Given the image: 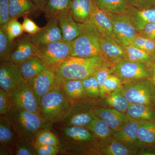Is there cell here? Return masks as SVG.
<instances>
[{
	"label": "cell",
	"mask_w": 155,
	"mask_h": 155,
	"mask_svg": "<svg viewBox=\"0 0 155 155\" xmlns=\"http://www.w3.org/2000/svg\"><path fill=\"white\" fill-rule=\"evenodd\" d=\"M62 34L63 40L71 42L79 36L84 27V23L75 21L71 12L58 18Z\"/></svg>",
	"instance_id": "7402d4cb"
},
{
	"label": "cell",
	"mask_w": 155,
	"mask_h": 155,
	"mask_svg": "<svg viewBox=\"0 0 155 155\" xmlns=\"http://www.w3.org/2000/svg\"><path fill=\"white\" fill-rule=\"evenodd\" d=\"M73 101L56 84L41 98L39 104L40 115L51 125L61 122L69 114Z\"/></svg>",
	"instance_id": "3957f363"
},
{
	"label": "cell",
	"mask_w": 155,
	"mask_h": 155,
	"mask_svg": "<svg viewBox=\"0 0 155 155\" xmlns=\"http://www.w3.org/2000/svg\"><path fill=\"white\" fill-rule=\"evenodd\" d=\"M140 123L129 121L120 130L114 131L113 137L130 148L139 151L143 147V145L139 139L137 135Z\"/></svg>",
	"instance_id": "e0dca14e"
},
{
	"label": "cell",
	"mask_w": 155,
	"mask_h": 155,
	"mask_svg": "<svg viewBox=\"0 0 155 155\" xmlns=\"http://www.w3.org/2000/svg\"><path fill=\"white\" fill-rule=\"evenodd\" d=\"M102 36L91 21L84 23L79 36L71 42V56L80 58H90L101 54L100 50Z\"/></svg>",
	"instance_id": "5b68a950"
},
{
	"label": "cell",
	"mask_w": 155,
	"mask_h": 155,
	"mask_svg": "<svg viewBox=\"0 0 155 155\" xmlns=\"http://www.w3.org/2000/svg\"><path fill=\"white\" fill-rule=\"evenodd\" d=\"M91 21L94 23L102 36L116 39L113 23L107 13L100 9L91 0Z\"/></svg>",
	"instance_id": "ac0fdd59"
},
{
	"label": "cell",
	"mask_w": 155,
	"mask_h": 155,
	"mask_svg": "<svg viewBox=\"0 0 155 155\" xmlns=\"http://www.w3.org/2000/svg\"><path fill=\"white\" fill-rule=\"evenodd\" d=\"M1 28L6 32L9 39L11 41H13L15 38L21 36L24 32L22 25L17 19L11 20L5 27Z\"/></svg>",
	"instance_id": "74e56055"
},
{
	"label": "cell",
	"mask_w": 155,
	"mask_h": 155,
	"mask_svg": "<svg viewBox=\"0 0 155 155\" xmlns=\"http://www.w3.org/2000/svg\"><path fill=\"white\" fill-rule=\"evenodd\" d=\"M100 50L101 55L112 67L126 60L124 47L115 39L102 37Z\"/></svg>",
	"instance_id": "2e32d148"
},
{
	"label": "cell",
	"mask_w": 155,
	"mask_h": 155,
	"mask_svg": "<svg viewBox=\"0 0 155 155\" xmlns=\"http://www.w3.org/2000/svg\"><path fill=\"white\" fill-rule=\"evenodd\" d=\"M14 107L11 94L0 88V115H8Z\"/></svg>",
	"instance_id": "b9f144b4"
},
{
	"label": "cell",
	"mask_w": 155,
	"mask_h": 155,
	"mask_svg": "<svg viewBox=\"0 0 155 155\" xmlns=\"http://www.w3.org/2000/svg\"><path fill=\"white\" fill-rule=\"evenodd\" d=\"M112 74H114L112 67L109 63H107L100 67L95 73V75L99 86L101 93L100 98H103L104 97V85L105 81L109 75Z\"/></svg>",
	"instance_id": "ab89813d"
},
{
	"label": "cell",
	"mask_w": 155,
	"mask_h": 155,
	"mask_svg": "<svg viewBox=\"0 0 155 155\" xmlns=\"http://www.w3.org/2000/svg\"><path fill=\"white\" fill-rule=\"evenodd\" d=\"M34 145L38 155H55L60 153L58 145Z\"/></svg>",
	"instance_id": "f6af8a7d"
},
{
	"label": "cell",
	"mask_w": 155,
	"mask_h": 155,
	"mask_svg": "<svg viewBox=\"0 0 155 155\" xmlns=\"http://www.w3.org/2000/svg\"><path fill=\"white\" fill-rule=\"evenodd\" d=\"M152 79L154 83L155 84V62L153 66L152 69Z\"/></svg>",
	"instance_id": "f907efd6"
},
{
	"label": "cell",
	"mask_w": 155,
	"mask_h": 155,
	"mask_svg": "<svg viewBox=\"0 0 155 155\" xmlns=\"http://www.w3.org/2000/svg\"><path fill=\"white\" fill-rule=\"evenodd\" d=\"M123 84V81L117 75L114 73L109 75L104 83V97L109 94L122 87Z\"/></svg>",
	"instance_id": "7bdbcfd3"
},
{
	"label": "cell",
	"mask_w": 155,
	"mask_h": 155,
	"mask_svg": "<svg viewBox=\"0 0 155 155\" xmlns=\"http://www.w3.org/2000/svg\"><path fill=\"white\" fill-rule=\"evenodd\" d=\"M97 6L108 13L126 15L130 13L133 7L126 0H94Z\"/></svg>",
	"instance_id": "f546056e"
},
{
	"label": "cell",
	"mask_w": 155,
	"mask_h": 155,
	"mask_svg": "<svg viewBox=\"0 0 155 155\" xmlns=\"http://www.w3.org/2000/svg\"><path fill=\"white\" fill-rule=\"evenodd\" d=\"M16 45V41H11L6 32L0 28V61H8Z\"/></svg>",
	"instance_id": "e575fe53"
},
{
	"label": "cell",
	"mask_w": 155,
	"mask_h": 155,
	"mask_svg": "<svg viewBox=\"0 0 155 155\" xmlns=\"http://www.w3.org/2000/svg\"><path fill=\"white\" fill-rule=\"evenodd\" d=\"M138 152L113 136L104 140H99L97 151V155H137Z\"/></svg>",
	"instance_id": "44dd1931"
},
{
	"label": "cell",
	"mask_w": 155,
	"mask_h": 155,
	"mask_svg": "<svg viewBox=\"0 0 155 155\" xmlns=\"http://www.w3.org/2000/svg\"><path fill=\"white\" fill-rule=\"evenodd\" d=\"M67 97L76 101L89 98L84 88L82 80H68L58 84Z\"/></svg>",
	"instance_id": "1f68e13d"
},
{
	"label": "cell",
	"mask_w": 155,
	"mask_h": 155,
	"mask_svg": "<svg viewBox=\"0 0 155 155\" xmlns=\"http://www.w3.org/2000/svg\"><path fill=\"white\" fill-rule=\"evenodd\" d=\"M130 45L147 52L155 54L154 40L138 35Z\"/></svg>",
	"instance_id": "60d3db41"
},
{
	"label": "cell",
	"mask_w": 155,
	"mask_h": 155,
	"mask_svg": "<svg viewBox=\"0 0 155 155\" xmlns=\"http://www.w3.org/2000/svg\"><path fill=\"white\" fill-rule=\"evenodd\" d=\"M122 90L130 103L155 108V84L152 78L138 79L124 83Z\"/></svg>",
	"instance_id": "52a82bcc"
},
{
	"label": "cell",
	"mask_w": 155,
	"mask_h": 155,
	"mask_svg": "<svg viewBox=\"0 0 155 155\" xmlns=\"http://www.w3.org/2000/svg\"><path fill=\"white\" fill-rule=\"evenodd\" d=\"M137 135L143 147H155V122L140 123Z\"/></svg>",
	"instance_id": "d6a6232c"
},
{
	"label": "cell",
	"mask_w": 155,
	"mask_h": 155,
	"mask_svg": "<svg viewBox=\"0 0 155 155\" xmlns=\"http://www.w3.org/2000/svg\"><path fill=\"white\" fill-rule=\"evenodd\" d=\"M28 35L31 41L38 48L63 39L59 22L56 19L48 20L46 25L38 32Z\"/></svg>",
	"instance_id": "9a60e30c"
},
{
	"label": "cell",
	"mask_w": 155,
	"mask_h": 155,
	"mask_svg": "<svg viewBox=\"0 0 155 155\" xmlns=\"http://www.w3.org/2000/svg\"><path fill=\"white\" fill-rule=\"evenodd\" d=\"M154 40L155 41V39Z\"/></svg>",
	"instance_id": "816d5d0a"
},
{
	"label": "cell",
	"mask_w": 155,
	"mask_h": 155,
	"mask_svg": "<svg viewBox=\"0 0 155 155\" xmlns=\"http://www.w3.org/2000/svg\"><path fill=\"white\" fill-rule=\"evenodd\" d=\"M139 35L155 39V22L148 23L139 32Z\"/></svg>",
	"instance_id": "c3c4849f"
},
{
	"label": "cell",
	"mask_w": 155,
	"mask_h": 155,
	"mask_svg": "<svg viewBox=\"0 0 155 155\" xmlns=\"http://www.w3.org/2000/svg\"><path fill=\"white\" fill-rule=\"evenodd\" d=\"M11 94L15 107L40 115L39 104L27 81H22Z\"/></svg>",
	"instance_id": "8fae6325"
},
{
	"label": "cell",
	"mask_w": 155,
	"mask_h": 155,
	"mask_svg": "<svg viewBox=\"0 0 155 155\" xmlns=\"http://www.w3.org/2000/svg\"><path fill=\"white\" fill-rule=\"evenodd\" d=\"M38 48L31 41L28 35L19 38L16 41V45L9 61L19 65L25 60L37 56Z\"/></svg>",
	"instance_id": "d6986e66"
},
{
	"label": "cell",
	"mask_w": 155,
	"mask_h": 155,
	"mask_svg": "<svg viewBox=\"0 0 155 155\" xmlns=\"http://www.w3.org/2000/svg\"><path fill=\"white\" fill-rule=\"evenodd\" d=\"M82 81L84 91L88 97L95 99L101 98L99 86L95 73L83 79Z\"/></svg>",
	"instance_id": "8d00e7d4"
},
{
	"label": "cell",
	"mask_w": 155,
	"mask_h": 155,
	"mask_svg": "<svg viewBox=\"0 0 155 155\" xmlns=\"http://www.w3.org/2000/svg\"><path fill=\"white\" fill-rule=\"evenodd\" d=\"M11 21L8 0H0V27H5Z\"/></svg>",
	"instance_id": "ee69618b"
},
{
	"label": "cell",
	"mask_w": 155,
	"mask_h": 155,
	"mask_svg": "<svg viewBox=\"0 0 155 155\" xmlns=\"http://www.w3.org/2000/svg\"><path fill=\"white\" fill-rule=\"evenodd\" d=\"M14 155H38V153L34 144L23 137H19Z\"/></svg>",
	"instance_id": "f35d334b"
},
{
	"label": "cell",
	"mask_w": 155,
	"mask_h": 155,
	"mask_svg": "<svg viewBox=\"0 0 155 155\" xmlns=\"http://www.w3.org/2000/svg\"><path fill=\"white\" fill-rule=\"evenodd\" d=\"M130 6L138 9H144L155 7V0H126Z\"/></svg>",
	"instance_id": "7dc6e473"
},
{
	"label": "cell",
	"mask_w": 155,
	"mask_h": 155,
	"mask_svg": "<svg viewBox=\"0 0 155 155\" xmlns=\"http://www.w3.org/2000/svg\"><path fill=\"white\" fill-rule=\"evenodd\" d=\"M57 68L47 67L43 71L28 81L39 103L44 95L57 84L56 79Z\"/></svg>",
	"instance_id": "5bb4252c"
},
{
	"label": "cell",
	"mask_w": 155,
	"mask_h": 155,
	"mask_svg": "<svg viewBox=\"0 0 155 155\" xmlns=\"http://www.w3.org/2000/svg\"><path fill=\"white\" fill-rule=\"evenodd\" d=\"M113 23L116 39L123 47L130 45L138 35V31L128 15L107 12Z\"/></svg>",
	"instance_id": "30bf717a"
},
{
	"label": "cell",
	"mask_w": 155,
	"mask_h": 155,
	"mask_svg": "<svg viewBox=\"0 0 155 155\" xmlns=\"http://www.w3.org/2000/svg\"><path fill=\"white\" fill-rule=\"evenodd\" d=\"M94 113L97 116L104 120L114 131L120 130L129 122L126 114L113 108L97 106L94 109Z\"/></svg>",
	"instance_id": "ffe728a7"
},
{
	"label": "cell",
	"mask_w": 155,
	"mask_h": 155,
	"mask_svg": "<svg viewBox=\"0 0 155 155\" xmlns=\"http://www.w3.org/2000/svg\"><path fill=\"white\" fill-rule=\"evenodd\" d=\"M19 138L8 115H1L0 155H14Z\"/></svg>",
	"instance_id": "7c38bea8"
},
{
	"label": "cell",
	"mask_w": 155,
	"mask_h": 155,
	"mask_svg": "<svg viewBox=\"0 0 155 155\" xmlns=\"http://www.w3.org/2000/svg\"><path fill=\"white\" fill-rule=\"evenodd\" d=\"M107 63L102 55L90 58L69 56L56 69V82L58 84L66 80H83L94 75Z\"/></svg>",
	"instance_id": "7a4b0ae2"
},
{
	"label": "cell",
	"mask_w": 155,
	"mask_h": 155,
	"mask_svg": "<svg viewBox=\"0 0 155 155\" xmlns=\"http://www.w3.org/2000/svg\"><path fill=\"white\" fill-rule=\"evenodd\" d=\"M51 128L59 139L61 154L97 155L99 140L86 127L52 125Z\"/></svg>",
	"instance_id": "6da1fadb"
},
{
	"label": "cell",
	"mask_w": 155,
	"mask_h": 155,
	"mask_svg": "<svg viewBox=\"0 0 155 155\" xmlns=\"http://www.w3.org/2000/svg\"><path fill=\"white\" fill-rule=\"evenodd\" d=\"M126 115L129 121L155 122V108L142 104L130 103Z\"/></svg>",
	"instance_id": "603a6c76"
},
{
	"label": "cell",
	"mask_w": 155,
	"mask_h": 155,
	"mask_svg": "<svg viewBox=\"0 0 155 155\" xmlns=\"http://www.w3.org/2000/svg\"><path fill=\"white\" fill-rule=\"evenodd\" d=\"M86 128L91 131L99 140H104L113 136L114 130L102 119L96 116Z\"/></svg>",
	"instance_id": "836d02e7"
},
{
	"label": "cell",
	"mask_w": 155,
	"mask_h": 155,
	"mask_svg": "<svg viewBox=\"0 0 155 155\" xmlns=\"http://www.w3.org/2000/svg\"><path fill=\"white\" fill-rule=\"evenodd\" d=\"M19 66L9 61H1L0 63V87L11 93L15 87L22 81Z\"/></svg>",
	"instance_id": "4fadbf2b"
},
{
	"label": "cell",
	"mask_w": 155,
	"mask_h": 155,
	"mask_svg": "<svg viewBox=\"0 0 155 155\" xmlns=\"http://www.w3.org/2000/svg\"><path fill=\"white\" fill-rule=\"evenodd\" d=\"M124 47L126 52V60L142 63L152 69L155 62V54L147 52L130 45Z\"/></svg>",
	"instance_id": "4dcf8cb0"
},
{
	"label": "cell",
	"mask_w": 155,
	"mask_h": 155,
	"mask_svg": "<svg viewBox=\"0 0 155 155\" xmlns=\"http://www.w3.org/2000/svg\"><path fill=\"white\" fill-rule=\"evenodd\" d=\"M115 75L120 78L123 84L138 79L152 78V69L138 62L125 60L112 67Z\"/></svg>",
	"instance_id": "9c48e42d"
},
{
	"label": "cell",
	"mask_w": 155,
	"mask_h": 155,
	"mask_svg": "<svg viewBox=\"0 0 155 155\" xmlns=\"http://www.w3.org/2000/svg\"><path fill=\"white\" fill-rule=\"evenodd\" d=\"M22 27L24 32L28 33V35H32L38 32L41 28L39 27L34 22L30 19L28 16L23 17Z\"/></svg>",
	"instance_id": "bcb514c9"
},
{
	"label": "cell",
	"mask_w": 155,
	"mask_h": 155,
	"mask_svg": "<svg viewBox=\"0 0 155 155\" xmlns=\"http://www.w3.org/2000/svg\"><path fill=\"white\" fill-rule=\"evenodd\" d=\"M19 136L35 144V139L42 129L52 127L40 115L14 107L8 114Z\"/></svg>",
	"instance_id": "277c9868"
},
{
	"label": "cell",
	"mask_w": 155,
	"mask_h": 155,
	"mask_svg": "<svg viewBox=\"0 0 155 155\" xmlns=\"http://www.w3.org/2000/svg\"><path fill=\"white\" fill-rule=\"evenodd\" d=\"M127 15L130 17L138 32L148 23L155 22V7L144 9L133 7Z\"/></svg>",
	"instance_id": "484cf974"
},
{
	"label": "cell",
	"mask_w": 155,
	"mask_h": 155,
	"mask_svg": "<svg viewBox=\"0 0 155 155\" xmlns=\"http://www.w3.org/2000/svg\"><path fill=\"white\" fill-rule=\"evenodd\" d=\"M8 2L11 20L41 12L31 0H8Z\"/></svg>",
	"instance_id": "cb8c5ba5"
},
{
	"label": "cell",
	"mask_w": 155,
	"mask_h": 155,
	"mask_svg": "<svg viewBox=\"0 0 155 155\" xmlns=\"http://www.w3.org/2000/svg\"><path fill=\"white\" fill-rule=\"evenodd\" d=\"M91 0H72L71 12L76 22L85 23L91 21Z\"/></svg>",
	"instance_id": "f1b7e54d"
},
{
	"label": "cell",
	"mask_w": 155,
	"mask_h": 155,
	"mask_svg": "<svg viewBox=\"0 0 155 155\" xmlns=\"http://www.w3.org/2000/svg\"><path fill=\"white\" fill-rule=\"evenodd\" d=\"M97 106V99H95L86 98L74 101L69 114L61 122L54 125L86 127L96 116L94 109Z\"/></svg>",
	"instance_id": "8992f818"
},
{
	"label": "cell",
	"mask_w": 155,
	"mask_h": 155,
	"mask_svg": "<svg viewBox=\"0 0 155 155\" xmlns=\"http://www.w3.org/2000/svg\"><path fill=\"white\" fill-rule=\"evenodd\" d=\"M19 65L22 76L27 81L38 75L47 67L38 56L28 58Z\"/></svg>",
	"instance_id": "4316f807"
},
{
	"label": "cell",
	"mask_w": 155,
	"mask_h": 155,
	"mask_svg": "<svg viewBox=\"0 0 155 155\" xmlns=\"http://www.w3.org/2000/svg\"><path fill=\"white\" fill-rule=\"evenodd\" d=\"M41 12H43L48 0H31Z\"/></svg>",
	"instance_id": "681fc988"
},
{
	"label": "cell",
	"mask_w": 155,
	"mask_h": 155,
	"mask_svg": "<svg viewBox=\"0 0 155 155\" xmlns=\"http://www.w3.org/2000/svg\"><path fill=\"white\" fill-rule=\"evenodd\" d=\"M100 99L101 100H98L107 104L109 107L125 114L130 104L123 94L122 86L109 94L104 97Z\"/></svg>",
	"instance_id": "83f0119b"
},
{
	"label": "cell",
	"mask_w": 155,
	"mask_h": 155,
	"mask_svg": "<svg viewBox=\"0 0 155 155\" xmlns=\"http://www.w3.org/2000/svg\"><path fill=\"white\" fill-rule=\"evenodd\" d=\"M51 127L41 130L37 135L35 143L39 145H58L59 139Z\"/></svg>",
	"instance_id": "d590c367"
},
{
	"label": "cell",
	"mask_w": 155,
	"mask_h": 155,
	"mask_svg": "<svg viewBox=\"0 0 155 155\" xmlns=\"http://www.w3.org/2000/svg\"><path fill=\"white\" fill-rule=\"evenodd\" d=\"M72 0H48L44 13L48 20L70 13Z\"/></svg>",
	"instance_id": "d4e9b609"
},
{
	"label": "cell",
	"mask_w": 155,
	"mask_h": 155,
	"mask_svg": "<svg viewBox=\"0 0 155 155\" xmlns=\"http://www.w3.org/2000/svg\"><path fill=\"white\" fill-rule=\"evenodd\" d=\"M72 51L71 42L62 39L38 47L37 56L47 67L57 68Z\"/></svg>",
	"instance_id": "ba28073f"
}]
</instances>
